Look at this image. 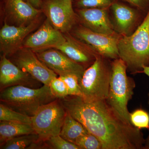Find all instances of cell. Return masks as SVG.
Returning a JSON list of instances; mask_svg holds the SVG:
<instances>
[{"mask_svg": "<svg viewBox=\"0 0 149 149\" xmlns=\"http://www.w3.org/2000/svg\"><path fill=\"white\" fill-rule=\"evenodd\" d=\"M66 110L101 142L102 149H143L141 129L123 121L106 100L85 101L68 95L60 99Z\"/></svg>", "mask_w": 149, "mask_h": 149, "instance_id": "cell-1", "label": "cell"}, {"mask_svg": "<svg viewBox=\"0 0 149 149\" xmlns=\"http://www.w3.org/2000/svg\"><path fill=\"white\" fill-rule=\"evenodd\" d=\"M49 86L32 88L22 85L7 88L1 91L0 101L10 108L32 117L43 105L56 100Z\"/></svg>", "mask_w": 149, "mask_h": 149, "instance_id": "cell-2", "label": "cell"}, {"mask_svg": "<svg viewBox=\"0 0 149 149\" xmlns=\"http://www.w3.org/2000/svg\"><path fill=\"white\" fill-rule=\"evenodd\" d=\"M111 66V77L107 102L123 121L131 124L128 105L134 94L135 81L127 76L128 67L121 58L113 60Z\"/></svg>", "mask_w": 149, "mask_h": 149, "instance_id": "cell-3", "label": "cell"}, {"mask_svg": "<svg viewBox=\"0 0 149 149\" xmlns=\"http://www.w3.org/2000/svg\"><path fill=\"white\" fill-rule=\"evenodd\" d=\"M118 48L119 58L134 73L149 66V10L133 34L120 37Z\"/></svg>", "mask_w": 149, "mask_h": 149, "instance_id": "cell-4", "label": "cell"}, {"mask_svg": "<svg viewBox=\"0 0 149 149\" xmlns=\"http://www.w3.org/2000/svg\"><path fill=\"white\" fill-rule=\"evenodd\" d=\"M97 55L95 61L85 70L79 81L81 97L85 101L106 100L109 92L111 63Z\"/></svg>", "mask_w": 149, "mask_h": 149, "instance_id": "cell-5", "label": "cell"}, {"mask_svg": "<svg viewBox=\"0 0 149 149\" xmlns=\"http://www.w3.org/2000/svg\"><path fill=\"white\" fill-rule=\"evenodd\" d=\"M66 111L59 99L39 108L31 119L32 127L40 141H45L60 135Z\"/></svg>", "mask_w": 149, "mask_h": 149, "instance_id": "cell-6", "label": "cell"}, {"mask_svg": "<svg viewBox=\"0 0 149 149\" xmlns=\"http://www.w3.org/2000/svg\"><path fill=\"white\" fill-rule=\"evenodd\" d=\"M70 34L91 48L96 54L106 58H119L118 45L120 36L92 31L83 25L76 26Z\"/></svg>", "mask_w": 149, "mask_h": 149, "instance_id": "cell-7", "label": "cell"}, {"mask_svg": "<svg viewBox=\"0 0 149 149\" xmlns=\"http://www.w3.org/2000/svg\"><path fill=\"white\" fill-rule=\"evenodd\" d=\"M41 9L51 24L63 34L71 32L78 21L72 0H44Z\"/></svg>", "mask_w": 149, "mask_h": 149, "instance_id": "cell-8", "label": "cell"}, {"mask_svg": "<svg viewBox=\"0 0 149 149\" xmlns=\"http://www.w3.org/2000/svg\"><path fill=\"white\" fill-rule=\"evenodd\" d=\"M9 58L22 70L43 85L49 86L52 80L57 77V74L48 68L30 49L22 47Z\"/></svg>", "mask_w": 149, "mask_h": 149, "instance_id": "cell-9", "label": "cell"}, {"mask_svg": "<svg viewBox=\"0 0 149 149\" xmlns=\"http://www.w3.org/2000/svg\"><path fill=\"white\" fill-rule=\"evenodd\" d=\"M35 53L42 62L59 76L75 74L80 80L85 71L84 66L56 49L51 48Z\"/></svg>", "mask_w": 149, "mask_h": 149, "instance_id": "cell-10", "label": "cell"}, {"mask_svg": "<svg viewBox=\"0 0 149 149\" xmlns=\"http://www.w3.org/2000/svg\"><path fill=\"white\" fill-rule=\"evenodd\" d=\"M40 18L27 26H16L5 20L0 30V50L2 55L9 57L23 47L25 39L38 27Z\"/></svg>", "mask_w": 149, "mask_h": 149, "instance_id": "cell-11", "label": "cell"}, {"mask_svg": "<svg viewBox=\"0 0 149 149\" xmlns=\"http://www.w3.org/2000/svg\"><path fill=\"white\" fill-rule=\"evenodd\" d=\"M65 41L64 34L55 29L46 19L37 31L25 39L23 47L35 52L51 48L54 49Z\"/></svg>", "mask_w": 149, "mask_h": 149, "instance_id": "cell-12", "label": "cell"}, {"mask_svg": "<svg viewBox=\"0 0 149 149\" xmlns=\"http://www.w3.org/2000/svg\"><path fill=\"white\" fill-rule=\"evenodd\" d=\"M42 83L34 79L13 63L6 55H2L0 61L1 91L11 86L22 85L32 88L41 87Z\"/></svg>", "mask_w": 149, "mask_h": 149, "instance_id": "cell-13", "label": "cell"}, {"mask_svg": "<svg viewBox=\"0 0 149 149\" xmlns=\"http://www.w3.org/2000/svg\"><path fill=\"white\" fill-rule=\"evenodd\" d=\"M5 21L16 26H27L40 18L42 13L24 0H5Z\"/></svg>", "mask_w": 149, "mask_h": 149, "instance_id": "cell-14", "label": "cell"}, {"mask_svg": "<svg viewBox=\"0 0 149 149\" xmlns=\"http://www.w3.org/2000/svg\"><path fill=\"white\" fill-rule=\"evenodd\" d=\"M108 8L78 9V21L88 29L108 35L116 34L109 17Z\"/></svg>", "mask_w": 149, "mask_h": 149, "instance_id": "cell-15", "label": "cell"}, {"mask_svg": "<svg viewBox=\"0 0 149 149\" xmlns=\"http://www.w3.org/2000/svg\"><path fill=\"white\" fill-rule=\"evenodd\" d=\"M64 35L65 42L54 49L61 51L84 67L85 65H91L95 61L96 56L98 54L70 32L64 33Z\"/></svg>", "mask_w": 149, "mask_h": 149, "instance_id": "cell-16", "label": "cell"}, {"mask_svg": "<svg viewBox=\"0 0 149 149\" xmlns=\"http://www.w3.org/2000/svg\"><path fill=\"white\" fill-rule=\"evenodd\" d=\"M111 7L118 31L122 35H128L137 21L138 15L136 11L120 3H113Z\"/></svg>", "mask_w": 149, "mask_h": 149, "instance_id": "cell-17", "label": "cell"}, {"mask_svg": "<svg viewBox=\"0 0 149 149\" xmlns=\"http://www.w3.org/2000/svg\"><path fill=\"white\" fill-rule=\"evenodd\" d=\"M35 133L32 124L13 121H0V146L17 136Z\"/></svg>", "mask_w": 149, "mask_h": 149, "instance_id": "cell-18", "label": "cell"}, {"mask_svg": "<svg viewBox=\"0 0 149 149\" xmlns=\"http://www.w3.org/2000/svg\"><path fill=\"white\" fill-rule=\"evenodd\" d=\"M66 111L60 135L66 141L74 144L79 137L88 131L80 122L72 117L69 112Z\"/></svg>", "mask_w": 149, "mask_h": 149, "instance_id": "cell-19", "label": "cell"}, {"mask_svg": "<svg viewBox=\"0 0 149 149\" xmlns=\"http://www.w3.org/2000/svg\"><path fill=\"white\" fill-rule=\"evenodd\" d=\"M36 133L22 135L11 139L0 146L1 149H28L32 144L39 141Z\"/></svg>", "mask_w": 149, "mask_h": 149, "instance_id": "cell-20", "label": "cell"}, {"mask_svg": "<svg viewBox=\"0 0 149 149\" xmlns=\"http://www.w3.org/2000/svg\"><path fill=\"white\" fill-rule=\"evenodd\" d=\"M0 120L32 124L31 117L14 110L1 103L0 104Z\"/></svg>", "mask_w": 149, "mask_h": 149, "instance_id": "cell-21", "label": "cell"}, {"mask_svg": "<svg viewBox=\"0 0 149 149\" xmlns=\"http://www.w3.org/2000/svg\"><path fill=\"white\" fill-rule=\"evenodd\" d=\"M131 125L139 129H149V113L143 109H138L130 113Z\"/></svg>", "mask_w": 149, "mask_h": 149, "instance_id": "cell-22", "label": "cell"}, {"mask_svg": "<svg viewBox=\"0 0 149 149\" xmlns=\"http://www.w3.org/2000/svg\"><path fill=\"white\" fill-rule=\"evenodd\" d=\"M74 144L80 149H102V145L100 141L89 132L79 137Z\"/></svg>", "mask_w": 149, "mask_h": 149, "instance_id": "cell-23", "label": "cell"}, {"mask_svg": "<svg viewBox=\"0 0 149 149\" xmlns=\"http://www.w3.org/2000/svg\"><path fill=\"white\" fill-rule=\"evenodd\" d=\"M44 143L46 149H80L77 145L66 141L60 135L51 137Z\"/></svg>", "mask_w": 149, "mask_h": 149, "instance_id": "cell-24", "label": "cell"}, {"mask_svg": "<svg viewBox=\"0 0 149 149\" xmlns=\"http://www.w3.org/2000/svg\"><path fill=\"white\" fill-rule=\"evenodd\" d=\"M51 91L56 98H64L68 95V91L64 81L59 76L54 78L49 85Z\"/></svg>", "mask_w": 149, "mask_h": 149, "instance_id": "cell-25", "label": "cell"}, {"mask_svg": "<svg viewBox=\"0 0 149 149\" xmlns=\"http://www.w3.org/2000/svg\"><path fill=\"white\" fill-rule=\"evenodd\" d=\"M66 84L68 95L81 97L82 93L79 85V77L75 74H69L64 76H59Z\"/></svg>", "mask_w": 149, "mask_h": 149, "instance_id": "cell-26", "label": "cell"}, {"mask_svg": "<svg viewBox=\"0 0 149 149\" xmlns=\"http://www.w3.org/2000/svg\"><path fill=\"white\" fill-rule=\"evenodd\" d=\"M113 0H77L75 5L78 9L108 8Z\"/></svg>", "mask_w": 149, "mask_h": 149, "instance_id": "cell-27", "label": "cell"}, {"mask_svg": "<svg viewBox=\"0 0 149 149\" xmlns=\"http://www.w3.org/2000/svg\"><path fill=\"white\" fill-rule=\"evenodd\" d=\"M131 4L139 8H143L145 7L148 0H124Z\"/></svg>", "mask_w": 149, "mask_h": 149, "instance_id": "cell-28", "label": "cell"}, {"mask_svg": "<svg viewBox=\"0 0 149 149\" xmlns=\"http://www.w3.org/2000/svg\"><path fill=\"white\" fill-rule=\"evenodd\" d=\"M24 1L31 4L36 8L40 9L43 3L42 0H24Z\"/></svg>", "mask_w": 149, "mask_h": 149, "instance_id": "cell-29", "label": "cell"}, {"mask_svg": "<svg viewBox=\"0 0 149 149\" xmlns=\"http://www.w3.org/2000/svg\"><path fill=\"white\" fill-rule=\"evenodd\" d=\"M142 72L146 74L149 77V66H144L143 68ZM148 103L149 105V93L148 95Z\"/></svg>", "mask_w": 149, "mask_h": 149, "instance_id": "cell-30", "label": "cell"}, {"mask_svg": "<svg viewBox=\"0 0 149 149\" xmlns=\"http://www.w3.org/2000/svg\"><path fill=\"white\" fill-rule=\"evenodd\" d=\"M149 134L148 137L145 140V144H144L143 149H149Z\"/></svg>", "mask_w": 149, "mask_h": 149, "instance_id": "cell-31", "label": "cell"}]
</instances>
